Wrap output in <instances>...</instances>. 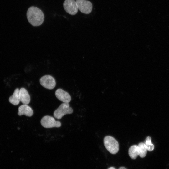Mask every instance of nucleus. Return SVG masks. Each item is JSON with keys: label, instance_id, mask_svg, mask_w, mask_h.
I'll return each mask as SVG.
<instances>
[{"label": "nucleus", "instance_id": "nucleus-1", "mask_svg": "<svg viewBox=\"0 0 169 169\" xmlns=\"http://www.w3.org/2000/svg\"><path fill=\"white\" fill-rule=\"evenodd\" d=\"M27 17L29 22L34 26L40 25L44 20L43 12L38 8L34 6L31 7L28 9Z\"/></svg>", "mask_w": 169, "mask_h": 169}, {"label": "nucleus", "instance_id": "nucleus-2", "mask_svg": "<svg viewBox=\"0 0 169 169\" xmlns=\"http://www.w3.org/2000/svg\"><path fill=\"white\" fill-rule=\"evenodd\" d=\"M104 144L106 149L111 154H115L118 152L119 145L117 141L114 137L107 136L104 139Z\"/></svg>", "mask_w": 169, "mask_h": 169}, {"label": "nucleus", "instance_id": "nucleus-3", "mask_svg": "<svg viewBox=\"0 0 169 169\" xmlns=\"http://www.w3.org/2000/svg\"><path fill=\"white\" fill-rule=\"evenodd\" d=\"M73 112V110L69 106V104L67 103H63L54 111V115L57 119H61L65 115L71 114Z\"/></svg>", "mask_w": 169, "mask_h": 169}, {"label": "nucleus", "instance_id": "nucleus-4", "mask_svg": "<svg viewBox=\"0 0 169 169\" xmlns=\"http://www.w3.org/2000/svg\"><path fill=\"white\" fill-rule=\"evenodd\" d=\"M40 122L41 125L45 128L59 127L61 125L60 121H56L54 117L48 115L43 117Z\"/></svg>", "mask_w": 169, "mask_h": 169}, {"label": "nucleus", "instance_id": "nucleus-5", "mask_svg": "<svg viewBox=\"0 0 169 169\" xmlns=\"http://www.w3.org/2000/svg\"><path fill=\"white\" fill-rule=\"evenodd\" d=\"M78 9L83 13L88 14L92 11V4L90 1L86 0H76Z\"/></svg>", "mask_w": 169, "mask_h": 169}, {"label": "nucleus", "instance_id": "nucleus-6", "mask_svg": "<svg viewBox=\"0 0 169 169\" xmlns=\"http://www.w3.org/2000/svg\"><path fill=\"white\" fill-rule=\"evenodd\" d=\"M63 7L65 11L72 15L76 14L78 10L75 0H65L63 3Z\"/></svg>", "mask_w": 169, "mask_h": 169}, {"label": "nucleus", "instance_id": "nucleus-7", "mask_svg": "<svg viewBox=\"0 0 169 169\" xmlns=\"http://www.w3.org/2000/svg\"><path fill=\"white\" fill-rule=\"evenodd\" d=\"M41 85L44 87L49 89H54L56 85V81L50 75H45L40 79Z\"/></svg>", "mask_w": 169, "mask_h": 169}, {"label": "nucleus", "instance_id": "nucleus-8", "mask_svg": "<svg viewBox=\"0 0 169 169\" xmlns=\"http://www.w3.org/2000/svg\"><path fill=\"white\" fill-rule=\"evenodd\" d=\"M55 95L56 97L60 101L68 103L71 100V97L67 92L61 89H57L55 91Z\"/></svg>", "mask_w": 169, "mask_h": 169}, {"label": "nucleus", "instance_id": "nucleus-9", "mask_svg": "<svg viewBox=\"0 0 169 169\" xmlns=\"http://www.w3.org/2000/svg\"><path fill=\"white\" fill-rule=\"evenodd\" d=\"M18 114L19 116L24 115L31 117L33 115V112L31 107L27 105L23 104L19 107Z\"/></svg>", "mask_w": 169, "mask_h": 169}, {"label": "nucleus", "instance_id": "nucleus-10", "mask_svg": "<svg viewBox=\"0 0 169 169\" xmlns=\"http://www.w3.org/2000/svg\"><path fill=\"white\" fill-rule=\"evenodd\" d=\"M19 96L20 101L24 104H29L30 101V97L27 90L24 88L20 89Z\"/></svg>", "mask_w": 169, "mask_h": 169}, {"label": "nucleus", "instance_id": "nucleus-11", "mask_svg": "<svg viewBox=\"0 0 169 169\" xmlns=\"http://www.w3.org/2000/svg\"><path fill=\"white\" fill-rule=\"evenodd\" d=\"M20 89L17 88L15 89L13 94L9 97V102L14 105H18L20 101L19 96Z\"/></svg>", "mask_w": 169, "mask_h": 169}, {"label": "nucleus", "instance_id": "nucleus-12", "mask_svg": "<svg viewBox=\"0 0 169 169\" xmlns=\"http://www.w3.org/2000/svg\"><path fill=\"white\" fill-rule=\"evenodd\" d=\"M128 154L130 157L133 159H136L139 155V151L138 145L131 146L128 150Z\"/></svg>", "mask_w": 169, "mask_h": 169}, {"label": "nucleus", "instance_id": "nucleus-13", "mask_svg": "<svg viewBox=\"0 0 169 169\" xmlns=\"http://www.w3.org/2000/svg\"><path fill=\"white\" fill-rule=\"evenodd\" d=\"M139 151V156L141 158L144 157L147 154V150L145 146L144 143L140 142L138 145Z\"/></svg>", "mask_w": 169, "mask_h": 169}, {"label": "nucleus", "instance_id": "nucleus-14", "mask_svg": "<svg viewBox=\"0 0 169 169\" xmlns=\"http://www.w3.org/2000/svg\"><path fill=\"white\" fill-rule=\"evenodd\" d=\"M144 143L147 151H151L154 150V145L151 142V138L150 137L147 136Z\"/></svg>", "mask_w": 169, "mask_h": 169}, {"label": "nucleus", "instance_id": "nucleus-15", "mask_svg": "<svg viewBox=\"0 0 169 169\" xmlns=\"http://www.w3.org/2000/svg\"><path fill=\"white\" fill-rule=\"evenodd\" d=\"M118 169H127L126 168L124 167H120Z\"/></svg>", "mask_w": 169, "mask_h": 169}, {"label": "nucleus", "instance_id": "nucleus-16", "mask_svg": "<svg viewBox=\"0 0 169 169\" xmlns=\"http://www.w3.org/2000/svg\"><path fill=\"white\" fill-rule=\"evenodd\" d=\"M108 169H116L114 167H110L108 168Z\"/></svg>", "mask_w": 169, "mask_h": 169}]
</instances>
